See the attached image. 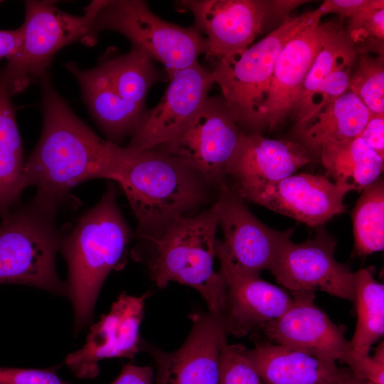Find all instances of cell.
<instances>
[{"label": "cell", "mask_w": 384, "mask_h": 384, "mask_svg": "<svg viewBox=\"0 0 384 384\" xmlns=\"http://www.w3.org/2000/svg\"><path fill=\"white\" fill-rule=\"evenodd\" d=\"M42 90L43 129L26 160L24 187L62 206L71 190L92 179H111L118 144L105 140L87 126L55 89L48 71L38 81Z\"/></svg>", "instance_id": "1"}, {"label": "cell", "mask_w": 384, "mask_h": 384, "mask_svg": "<svg viewBox=\"0 0 384 384\" xmlns=\"http://www.w3.org/2000/svg\"><path fill=\"white\" fill-rule=\"evenodd\" d=\"M111 180L122 188L137 222V237L152 241L175 218L194 215L216 188L197 171L157 149L118 146Z\"/></svg>", "instance_id": "2"}, {"label": "cell", "mask_w": 384, "mask_h": 384, "mask_svg": "<svg viewBox=\"0 0 384 384\" xmlns=\"http://www.w3.org/2000/svg\"><path fill=\"white\" fill-rule=\"evenodd\" d=\"M111 183L100 201L85 212L62 243L68 270L66 282L78 334L91 324L102 284L112 270L124 265L132 233L117 203Z\"/></svg>", "instance_id": "3"}, {"label": "cell", "mask_w": 384, "mask_h": 384, "mask_svg": "<svg viewBox=\"0 0 384 384\" xmlns=\"http://www.w3.org/2000/svg\"><path fill=\"white\" fill-rule=\"evenodd\" d=\"M62 207L36 194L17 203L0 223V284H21L69 298L66 282L55 265L67 232L56 223Z\"/></svg>", "instance_id": "4"}, {"label": "cell", "mask_w": 384, "mask_h": 384, "mask_svg": "<svg viewBox=\"0 0 384 384\" xmlns=\"http://www.w3.org/2000/svg\"><path fill=\"white\" fill-rule=\"evenodd\" d=\"M218 226L215 202L196 214L177 217L152 240L155 254L148 265L157 287L170 282L190 286L204 299L208 312L221 319L226 287L221 270L214 268Z\"/></svg>", "instance_id": "5"}, {"label": "cell", "mask_w": 384, "mask_h": 384, "mask_svg": "<svg viewBox=\"0 0 384 384\" xmlns=\"http://www.w3.org/2000/svg\"><path fill=\"white\" fill-rule=\"evenodd\" d=\"M65 66L79 82L83 99L107 140L116 144L133 134L146 111L149 89L162 79L153 60L134 47L126 54L105 57L89 70L73 62Z\"/></svg>", "instance_id": "6"}, {"label": "cell", "mask_w": 384, "mask_h": 384, "mask_svg": "<svg viewBox=\"0 0 384 384\" xmlns=\"http://www.w3.org/2000/svg\"><path fill=\"white\" fill-rule=\"evenodd\" d=\"M90 19L82 42L95 43L100 32L121 33L134 48L162 63L168 78L198 61L207 52V40L196 26L182 27L157 16L142 0L92 1L85 9Z\"/></svg>", "instance_id": "7"}, {"label": "cell", "mask_w": 384, "mask_h": 384, "mask_svg": "<svg viewBox=\"0 0 384 384\" xmlns=\"http://www.w3.org/2000/svg\"><path fill=\"white\" fill-rule=\"evenodd\" d=\"M312 11L290 18L247 48L215 60L211 70L228 107L245 132L265 129L262 107L277 56L286 41Z\"/></svg>", "instance_id": "8"}, {"label": "cell", "mask_w": 384, "mask_h": 384, "mask_svg": "<svg viewBox=\"0 0 384 384\" xmlns=\"http://www.w3.org/2000/svg\"><path fill=\"white\" fill-rule=\"evenodd\" d=\"M21 44L0 77L11 96L23 91L46 72L54 55L65 46L87 36L90 19L62 11L45 1H26Z\"/></svg>", "instance_id": "9"}, {"label": "cell", "mask_w": 384, "mask_h": 384, "mask_svg": "<svg viewBox=\"0 0 384 384\" xmlns=\"http://www.w3.org/2000/svg\"><path fill=\"white\" fill-rule=\"evenodd\" d=\"M244 132L222 95L208 96L174 137L154 149L189 165L217 188Z\"/></svg>", "instance_id": "10"}, {"label": "cell", "mask_w": 384, "mask_h": 384, "mask_svg": "<svg viewBox=\"0 0 384 384\" xmlns=\"http://www.w3.org/2000/svg\"><path fill=\"white\" fill-rule=\"evenodd\" d=\"M215 203L223 240H217L216 257L241 271L269 270L293 229L274 230L256 218L243 200L224 181L217 186Z\"/></svg>", "instance_id": "11"}, {"label": "cell", "mask_w": 384, "mask_h": 384, "mask_svg": "<svg viewBox=\"0 0 384 384\" xmlns=\"http://www.w3.org/2000/svg\"><path fill=\"white\" fill-rule=\"evenodd\" d=\"M336 240L323 225L314 238L301 243L288 240L270 271L290 292L321 291L355 302L353 272L334 258Z\"/></svg>", "instance_id": "12"}, {"label": "cell", "mask_w": 384, "mask_h": 384, "mask_svg": "<svg viewBox=\"0 0 384 384\" xmlns=\"http://www.w3.org/2000/svg\"><path fill=\"white\" fill-rule=\"evenodd\" d=\"M191 328L178 349L164 351L145 343L156 366L154 384H220V354L228 333L209 312L190 315Z\"/></svg>", "instance_id": "13"}, {"label": "cell", "mask_w": 384, "mask_h": 384, "mask_svg": "<svg viewBox=\"0 0 384 384\" xmlns=\"http://www.w3.org/2000/svg\"><path fill=\"white\" fill-rule=\"evenodd\" d=\"M178 4L193 15L207 40L206 58L215 60L250 47L274 18L270 1L183 0Z\"/></svg>", "instance_id": "14"}, {"label": "cell", "mask_w": 384, "mask_h": 384, "mask_svg": "<svg viewBox=\"0 0 384 384\" xmlns=\"http://www.w3.org/2000/svg\"><path fill=\"white\" fill-rule=\"evenodd\" d=\"M148 294L139 297L123 292L112 304L110 311L90 326L85 344L70 353L66 366L80 378H94L100 373L99 362L104 359H134L143 351L145 342L139 328Z\"/></svg>", "instance_id": "15"}, {"label": "cell", "mask_w": 384, "mask_h": 384, "mask_svg": "<svg viewBox=\"0 0 384 384\" xmlns=\"http://www.w3.org/2000/svg\"><path fill=\"white\" fill-rule=\"evenodd\" d=\"M321 18L316 10L313 11L282 48L262 107L265 128L274 129L293 111L317 53L338 28L332 22L321 23Z\"/></svg>", "instance_id": "16"}, {"label": "cell", "mask_w": 384, "mask_h": 384, "mask_svg": "<svg viewBox=\"0 0 384 384\" xmlns=\"http://www.w3.org/2000/svg\"><path fill=\"white\" fill-rule=\"evenodd\" d=\"M348 192L324 176L300 174L236 193L243 200L319 227L345 211L343 198Z\"/></svg>", "instance_id": "17"}, {"label": "cell", "mask_w": 384, "mask_h": 384, "mask_svg": "<svg viewBox=\"0 0 384 384\" xmlns=\"http://www.w3.org/2000/svg\"><path fill=\"white\" fill-rule=\"evenodd\" d=\"M169 80L161 100L145 112L127 146L152 149L171 139L198 112L214 84L211 70L198 61Z\"/></svg>", "instance_id": "18"}, {"label": "cell", "mask_w": 384, "mask_h": 384, "mask_svg": "<svg viewBox=\"0 0 384 384\" xmlns=\"http://www.w3.org/2000/svg\"><path fill=\"white\" fill-rule=\"evenodd\" d=\"M293 304L279 318L260 331L277 344L322 361L343 362L351 346L344 329L335 324L315 304V292H292Z\"/></svg>", "instance_id": "19"}, {"label": "cell", "mask_w": 384, "mask_h": 384, "mask_svg": "<svg viewBox=\"0 0 384 384\" xmlns=\"http://www.w3.org/2000/svg\"><path fill=\"white\" fill-rule=\"evenodd\" d=\"M219 261L226 287L221 319L228 334L241 336L260 331L293 304L292 294L264 280L260 273L241 271Z\"/></svg>", "instance_id": "20"}, {"label": "cell", "mask_w": 384, "mask_h": 384, "mask_svg": "<svg viewBox=\"0 0 384 384\" xmlns=\"http://www.w3.org/2000/svg\"><path fill=\"white\" fill-rule=\"evenodd\" d=\"M311 161L304 146L244 132L227 169L235 192L280 181Z\"/></svg>", "instance_id": "21"}, {"label": "cell", "mask_w": 384, "mask_h": 384, "mask_svg": "<svg viewBox=\"0 0 384 384\" xmlns=\"http://www.w3.org/2000/svg\"><path fill=\"white\" fill-rule=\"evenodd\" d=\"M237 346L265 384H333L349 370L280 344L257 342L250 349Z\"/></svg>", "instance_id": "22"}, {"label": "cell", "mask_w": 384, "mask_h": 384, "mask_svg": "<svg viewBox=\"0 0 384 384\" xmlns=\"http://www.w3.org/2000/svg\"><path fill=\"white\" fill-rule=\"evenodd\" d=\"M370 116L369 110L359 97L346 91L297 131L305 148L319 152L326 144L358 137Z\"/></svg>", "instance_id": "23"}, {"label": "cell", "mask_w": 384, "mask_h": 384, "mask_svg": "<svg viewBox=\"0 0 384 384\" xmlns=\"http://www.w3.org/2000/svg\"><path fill=\"white\" fill-rule=\"evenodd\" d=\"M323 166L334 182L349 191H363L383 171V159L362 138L326 144L319 152Z\"/></svg>", "instance_id": "24"}, {"label": "cell", "mask_w": 384, "mask_h": 384, "mask_svg": "<svg viewBox=\"0 0 384 384\" xmlns=\"http://www.w3.org/2000/svg\"><path fill=\"white\" fill-rule=\"evenodd\" d=\"M11 95L0 77V218L20 203L26 160Z\"/></svg>", "instance_id": "25"}, {"label": "cell", "mask_w": 384, "mask_h": 384, "mask_svg": "<svg viewBox=\"0 0 384 384\" xmlns=\"http://www.w3.org/2000/svg\"><path fill=\"white\" fill-rule=\"evenodd\" d=\"M374 272L373 267L353 272L357 323L349 343L359 354H369L384 334V285L375 279Z\"/></svg>", "instance_id": "26"}, {"label": "cell", "mask_w": 384, "mask_h": 384, "mask_svg": "<svg viewBox=\"0 0 384 384\" xmlns=\"http://www.w3.org/2000/svg\"><path fill=\"white\" fill-rule=\"evenodd\" d=\"M354 252L364 256L384 248V185L378 178L363 190L352 212Z\"/></svg>", "instance_id": "27"}, {"label": "cell", "mask_w": 384, "mask_h": 384, "mask_svg": "<svg viewBox=\"0 0 384 384\" xmlns=\"http://www.w3.org/2000/svg\"><path fill=\"white\" fill-rule=\"evenodd\" d=\"M356 55L347 32L338 27L321 48L304 81L293 110L297 122L302 117L311 95L324 80L334 70L352 65Z\"/></svg>", "instance_id": "28"}, {"label": "cell", "mask_w": 384, "mask_h": 384, "mask_svg": "<svg viewBox=\"0 0 384 384\" xmlns=\"http://www.w3.org/2000/svg\"><path fill=\"white\" fill-rule=\"evenodd\" d=\"M348 90L359 97L370 114H384L383 55H360Z\"/></svg>", "instance_id": "29"}, {"label": "cell", "mask_w": 384, "mask_h": 384, "mask_svg": "<svg viewBox=\"0 0 384 384\" xmlns=\"http://www.w3.org/2000/svg\"><path fill=\"white\" fill-rule=\"evenodd\" d=\"M346 32L356 54L383 55L384 7H371L351 17Z\"/></svg>", "instance_id": "30"}, {"label": "cell", "mask_w": 384, "mask_h": 384, "mask_svg": "<svg viewBox=\"0 0 384 384\" xmlns=\"http://www.w3.org/2000/svg\"><path fill=\"white\" fill-rule=\"evenodd\" d=\"M352 65L338 68L330 73L311 95L297 130L307 124L326 105L336 100L348 89Z\"/></svg>", "instance_id": "31"}, {"label": "cell", "mask_w": 384, "mask_h": 384, "mask_svg": "<svg viewBox=\"0 0 384 384\" xmlns=\"http://www.w3.org/2000/svg\"><path fill=\"white\" fill-rule=\"evenodd\" d=\"M220 384H265L237 345L225 341L220 354Z\"/></svg>", "instance_id": "32"}, {"label": "cell", "mask_w": 384, "mask_h": 384, "mask_svg": "<svg viewBox=\"0 0 384 384\" xmlns=\"http://www.w3.org/2000/svg\"><path fill=\"white\" fill-rule=\"evenodd\" d=\"M342 363L347 365L356 378L372 384H384L383 341L377 347L373 356L359 354L351 350Z\"/></svg>", "instance_id": "33"}, {"label": "cell", "mask_w": 384, "mask_h": 384, "mask_svg": "<svg viewBox=\"0 0 384 384\" xmlns=\"http://www.w3.org/2000/svg\"><path fill=\"white\" fill-rule=\"evenodd\" d=\"M59 367L41 369L0 367V384H71L58 375Z\"/></svg>", "instance_id": "34"}, {"label": "cell", "mask_w": 384, "mask_h": 384, "mask_svg": "<svg viewBox=\"0 0 384 384\" xmlns=\"http://www.w3.org/2000/svg\"><path fill=\"white\" fill-rule=\"evenodd\" d=\"M375 6H383V0H326L316 9L322 16L336 14L341 17L351 18L359 12Z\"/></svg>", "instance_id": "35"}, {"label": "cell", "mask_w": 384, "mask_h": 384, "mask_svg": "<svg viewBox=\"0 0 384 384\" xmlns=\"http://www.w3.org/2000/svg\"><path fill=\"white\" fill-rule=\"evenodd\" d=\"M384 114H372L358 137L384 158Z\"/></svg>", "instance_id": "36"}, {"label": "cell", "mask_w": 384, "mask_h": 384, "mask_svg": "<svg viewBox=\"0 0 384 384\" xmlns=\"http://www.w3.org/2000/svg\"><path fill=\"white\" fill-rule=\"evenodd\" d=\"M154 371L149 366H122L119 375L109 384H154Z\"/></svg>", "instance_id": "37"}, {"label": "cell", "mask_w": 384, "mask_h": 384, "mask_svg": "<svg viewBox=\"0 0 384 384\" xmlns=\"http://www.w3.org/2000/svg\"><path fill=\"white\" fill-rule=\"evenodd\" d=\"M20 28L15 30H0V61L9 59L17 51L21 44Z\"/></svg>", "instance_id": "38"}, {"label": "cell", "mask_w": 384, "mask_h": 384, "mask_svg": "<svg viewBox=\"0 0 384 384\" xmlns=\"http://www.w3.org/2000/svg\"><path fill=\"white\" fill-rule=\"evenodd\" d=\"M308 2L302 0H270L271 8L274 18L282 20V23L289 21V14L297 7Z\"/></svg>", "instance_id": "39"}, {"label": "cell", "mask_w": 384, "mask_h": 384, "mask_svg": "<svg viewBox=\"0 0 384 384\" xmlns=\"http://www.w3.org/2000/svg\"><path fill=\"white\" fill-rule=\"evenodd\" d=\"M333 384H372L371 383L356 378L349 370L346 374Z\"/></svg>", "instance_id": "40"}, {"label": "cell", "mask_w": 384, "mask_h": 384, "mask_svg": "<svg viewBox=\"0 0 384 384\" xmlns=\"http://www.w3.org/2000/svg\"><path fill=\"white\" fill-rule=\"evenodd\" d=\"M1 1H0V3H1Z\"/></svg>", "instance_id": "41"}]
</instances>
